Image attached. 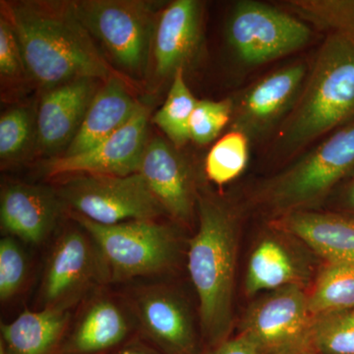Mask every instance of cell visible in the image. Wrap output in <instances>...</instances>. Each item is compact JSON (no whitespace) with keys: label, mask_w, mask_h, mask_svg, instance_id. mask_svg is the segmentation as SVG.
<instances>
[{"label":"cell","mask_w":354,"mask_h":354,"mask_svg":"<svg viewBox=\"0 0 354 354\" xmlns=\"http://www.w3.org/2000/svg\"><path fill=\"white\" fill-rule=\"evenodd\" d=\"M74 218L99 249L113 281L160 274L176 261V236L171 228L157 221L138 220L104 225L78 214Z\"/></svg>","instance_id":"5"},{"label":"cell","mask_w":354,"mask_h":354,"mask_svg":"<svg viewBox=\"0 0 354 354\" xmlns=\"http://www.w3.org/2000/svg\"><path fill=\"white\" fill-rule=\"evenodd\" d=\"M250 141L241 132L232 130L212 147L205 162L209 180L225 185L237 178L246 169Z\"/></svg>","instance_id":"26"},{"label":"cell","mask_w":354,"mask_h":354,"mask_svg":"<svg viewBox=\"0 0 354 354\" xmlns=\"http://www.w3.org/2000/svg\"><path fill=\"white\" fill-rule=\"evenodd\" d=\"M206 354H261L257 348L244 335L225 339Z\"/></svg>","instance_id":"32"},{"label":"cell","mask_w":354,"mask_h":354,"mask_svg":"<svg viewBox=\"0 0 354 354\" xmlns=\"http://www.w3.org/2000/svg\"><path fill=\"white\" fill-rule=\"evenodd\" d=\"M62 354H68V353H62Z\"/></svg>","instance_id":"37"},{"label":"cell","mask_w":354,"mask_h":354,"mask_svg":"<svg viewBox=\"0 0 354 354\" xmlns=\"http://www.w3.org/2000/svg\"><path fill=\"white\" fill-rule=\"evenodd\" d=\"M202 3L196 0H176L158 18L153 36L156 72L174 77L194 55L201 39Z\"/></svg>","instance_id":"16"},{"label":"cell","mask_w":354,"mask_h":354,"mask_svg":"<svg viewBox=\"0 0 354 354\" xmlns=\"http://www.w3.org/2000/svg\"><path fill=\"white\" fill-rule=\"evenodd\" d=\"M114 354H160L153 349L143 346V344H132L116 351Z\"/></svg>","instance_id":"33"},{"label":"cell","mask_w":354,"mask_h":354,"mask_svg":"<svg viewBox=\"0 0 354 354\" xmlns=\"http://www.w3.org/2000/svg\"><path fill=\"white\" fill-rule=\"evenodd\" d=\"M149 113L145 106L118 131L87 152L76 156H58L46 162L50 177L66 174L127 176L138 174L148 144Z\"/></svg>","instance_id":"11"},{"label":"cell","mask_w":354,"mask_h":354,"mask_svg":"<svg viewBox=\"0 0 354 354\" xmlns=\"http://www.w3.org/2000/svg\"><path fill=\"white\" fill-rule=\"evenodd\" d=\"M342 203L351 213L354 214V176L344 190Z\"/></svg>","instance_id":"34"},{"label":"cell","mask_w":354,"mask_h":354,"mask_svg":"<svg viewBox=\"0 0 354 354\" xmlns=\"http://www.w3.org/2000/svg\"><path fill=\"white\" fill-rule=\"evenodd\" d=\"M308 72L306 64L295 62L251 84L237 99H232V130L251 142L279 127L295 108Z\"/></svg>","instance_id":"10"},{"label":"cell","mask_w":354,"mask_h":354,"mask_svg":"<svg viewBox=\"0 0 354 354\" xmlns=\"http://www.w3.org/2000/svg\"><path fill=\"white\" fill-rule=\"evenodd\" d=\"M128 330L127 318L120 307L109 300H99L86 312L64 353H101L124 341Z\"/></svg>","instance_id":"21"},{"label":"cell","mask_w":354,"mask_h":354,"mask_svg":"<svg viewBox=\"0 0 354 354\" xmlns=\"http://www.w3.org/2000/svg\"><path fill=\"white\" fill-rule=\"evenodd\" d=\"M313 315L299 285L272 290L250 307L241 334L261 354H304L312 348Z\"/></svg>","instance_id":"9"},{"label":"cell","mask_w":354,"mask_h":354,"mask_svg":"<svg viewBox=\"0 0 354 354\" xmlns=\"http://www.w3.org/2000/svg\"><path fill=\"white\" fill-rule=\"evenodd\" d=\"M139 174L162 209L176 220L187 223L194 209V186L189 167L176 147L162 138L147 144Z\"/></svg>","instance_id":"14"},{"label":"cell","mask_w":354,"mask_h":354,"mask_svg":"<svg viewBox=\"0 0 354 354\" xmlns=\"http://www.w3.org/2000/svg\"><path fill=\"white\" fill-rule=\"evenodd\" d=\"M277 225L295 235L327 263L354 262V218L307 211L281 216Z\"/></svg>","instance_id":"19"},{"label":"cell","mask_w":354,"mask_h":354,"mask_svg":"<svg viewBox=\"0 0 354 354\" xmlns=\"http://www.w3.org/2000/svg\"><path fill=\"white\" fill-rule=\"evenodd\" d=\"M0 354H6V353H4L3 349H2L1 348H0Z\"/></svg>","instance_id":"36"},{"label":"cell","mask_w":354,"mask_h":354,"mask_svg":"<svg viewBox=\"0 0 354 354\" xmlns=\"http://www.w3.org/2000/svg\"><path fill=\"white\" fill-rule=\"evenodd\" d=\"M135 310L147 337L165 354H199L189 312L174 293L162 288L140 292Z\"/></svg>","instance_id":"15"},{"label":"cell","mask_w":354,"mask_h":354,"mask_svg":"<svg viewBox=\"0 0 354 354\" xmlns=\"http://www.w3.org/2000/svg\"><path fill=\"white\" fill-rule=\"evenodd\" d=\"M199 227L190 241L188 271L199 298L205 339L211 348L227 339L232 329L236 260V221L223 203L198 200Z\"/></svg>","instance_id":"3"},{"label":"cell","mask_w":354,"mask_h":354,"mask_svg":"<svg viewBox=\"0 0 354 354\" xmlns=\"http://www.w3.org/2000/svg\"><path fill=\"white\" fill-rule=\"evenodd\" d=\"M3 6L25 70L44 91L83 78L131 81L100 53L72 2L20 1Z\"/></svg>","instance_id":"1"},{"label":"cell","mask_w":354,"mask_h":354,"mask_svg":"<svg viewBox=\"0 0 354 354\" xmlns=\"http://www.w3.org/2000/svg\"><path fill=\"white\" fill-rule=\"evenodd\" d=\"M354 120V43L328 35L295 108L279 125L274 151L290 158Z\"/></svg>","instance_id":"2"},{"label":"cell","mask_w":354,"mask_h":354,"mask_svg":"<svg viewBox=\"0 0 354 354\" xmlns=\"http://www.w3.org/2000/svg\"><path fill=\"white\" fill-rule=\"evenodd\" d=\"M25 69L19 43L10 23L2 17L0 21V73L13 77Z\"/></svg>","instance_id":"31"},{"label":"cell","mask_w":354,"mask_h":354,"mask_svg":"<svg viewBox=\"0 0 354 354\" xmlns=\"http://www.w3.org/2000/svg\"><path fill=\"white\" fill-rule=\"evenodd\" d=\"M312 315L354 310V262L327 263L308 295Z\"/></svg>","instance_id":"24"},{"label":"cell","mask_w":354,"mask_h":354,"mask_svg":"<svg viewBox=\"0 0 354 354\" xmlns=\"http://www.w3.org/2000/svg\"><path fill=\"white\" fill-rule=\"evenodd\" d=\"M311 28L286 10L241 0L228 17L227 38L242 64L259 66L302 50L313 37Z\"/></svg>","instance_id":"6"},{"label":"cell","mask_w":354,"mask_h":354,"mask_svg":"<svg viewBox=\"0 0 354 354\" xmlns=\"http://www.w3.org/2000/svg\"><path fill=\"white\" fill-rule=\"evenodd\" d=\"M354 171V120L263 184L260 201L281 216L319 204Z\"/></svg>","instance_id":"4"},{"label":"cell","mask_w":354,"mask_h":354,"mask_svg":"<svg viewBox=\"0 0 354 354\" xmlns=\"http://www.w3.org/2000/svg\"><path fill=\"white\" fill-rule=\"evenodd\" d=\"M100 82L92 78L78 79L44 93L36 118L37 142L41 152H65L68 148L101 87Z\"/></svg>","instance_id":"12"},{"label":"cell","mask_w":354,"mask_h":354,"mask_svg":"<svg viewBox=\"0 0 354 354\" xmlns=\"http://www.w3.org/2000/svg\"><path fill=\"white\" fill-rule=\"evenodd\" d=\"M185 69L177 70L172 77L171 88L165 104L153 121L167 135L174 147H183L190 141V120L198 100L186 84Z\"/></svg>","instance_id":"23"},{"label":"cell","mask_w":354,"mask_h":354,"mask_svg":"<svg viewBox=\"0 0 354 354\" xmlns=\"http://www.w3.org/2000/svg\"><path fill=\"white\" fill-rule=\"evenodd\" d=\"M297 279L295 264L281 244L265 239L256 247L247 270L245 288L248 295L298 285Z\"/></svg>","instance_id":"22"},{"label":"cell","mask_w":354,"mask_h":354,"mask_svg":"<svg viewBox=\"0 0 354 354\" xmlns=\"http://www.w3.org/2000/svg\"><path fill=\"white\" fill-rule=\"evenodd\" d=\"M99 249L79 230L65 232L53 247L41 283L46 307L67 304L90 285L99 272Z\"/></svg>","instance_id":"13"},{"label":"cell","mask_w":354,"mask_h":354,"mask_svg":"<svg viewBox=\"0 0 354 354\" xmlns=\"http://www.w3.org/2000/svg\"><path fill=\"white\" fill-rule=\"evenodd\" d=\"M58 213L59 201L48 188L15 183L2 190L1 227L27 243L43 242L55 227Z\"/></svg>","instance_id":"17"},{"label":"cell","mask_w":354,"mask_h":354,"mask_svg":"<svg viewBox=\"0 0 354 354\" xmlns=\"http://www.w3.org/2000/svg\"><path fill=\"white\" fill-rule=\"evenodd\" d=\"M304 354H318V353H317L316 351H314L313 348H310V349H308V351H305V353Z\"/></svg>","instance_id":"35"},{"label":"cell","mask_w":354,"mask_h":354,"mask_svg":"<svg viewBox=\"0 0 354 354\" xmlns=\"http://www.w3.org/2000/svg\"><path fill=\"white\" fill-rule=\"evenodd\" d=\"M312 348L318 354H354V310L314 315Z\"/></svg>","instance_id":"27"},{"label":"cell","mask_w":354,"mask_h":354,"mask_svg":"<svg viewBox=\"0 0 354 354\" xmlns=\"http://www.w3.org/2000/svg\"><path fill=\"white\" fill-rule=\"evenodd\" d=\"M232 99L214 102L209 100L198 101L190 120L191 140L198 145L211 143L232 121Z\"/></svg>","instance_id":"28"},{"label":"cell","mask_w":354,"mask_h":354,"mask_svg":"<svg viewBox=\"0 0 354 354\" xmlns=\"http://www.w3.org/2000/svg\"><path fill=\"white\" fill-rule=\"evenodd\" d=\"M62 193L76 214L100 225L153 220L165 212L139 172L127 176L78 174L64 184Z\"/></svg>","instance_id":"8"},{"label":"cell","mask_w":354,"mask_h":354,"mask_svg":"<svg viewBox=\"0 0 354 354\" xmlns=\"http://www.w3.org/2000/svg\"><path fill=\"white\" fill-rule=\"evenodd\" d=\"M72 6L120 68L135 76L143 73L153 39V14L147 2L84 0L72 2Z\"/></svg>","instance_id":"7"},{"label":"cell","mask_w":354,"mask_h":354,"mask_svg":"<svg viewBox=\"0 0 354 354\" xmlns=\"http://www.w3.org/2000/svg\"><path fill=\"white\" fill-rule=\"evenodd\" d=\"M68 321V311L60 307L26 310L12 322L1 324L0 348L6 354H53Z\"/></svg>","instance_id":"20"},{"label":"cell","mask_w":354,"mask_h":354,"mask_svg":"<svg viewBox=\"0 0 354 354\" xmlns=\"http://www.w3.org/2000/svg\"><path fill=\"white\" fill-rule=\"evenodd\" d=\"M32 135V120L29 109H9L0 118V157L11 160L27 148Z\"/></svg>","instance_id":"29"},{"label":"cell","mask_w":354,"mask_h":354,"mask_svg":"<svg viewBox=\"0 0 354 354\" xmlns=\"http://www.w3.org/2000/svg\"><path fill=\"white\" fill-rule=\"evenodd\" d=\"M283 6L307 24L354 43V0H290Z\"/></svg>","instance_id":"25"},{"label":"cell","mask_w":354,"mask_h":354,"mask_svg":"<svg viewBox=\"0 0 354 354\" xmlns=\"http://www.w3.org/2000/svg\"><path fill=\"white\" fill-rule=\"evenodd\" d=\"M130 86L131 81L118 77L102 84L75 138L62 156L87 152L131 120L143 106L130 93Z\"/></svg>","instance_id":"18"},{"label":"cell","mask_w":354,"mask_h":354,"mask_svg":"<svg viewBox=\"0 0 354 354\" xmlns=\"http://www.w3.org/2000/svg\"><path fill=\"white\" fill-rule=\"evenodd\" d=\"M27 274L25 254L12 236L0 241V298H12L24 283Z\"/></svg>","instance_id":"30"}]
</instances>
